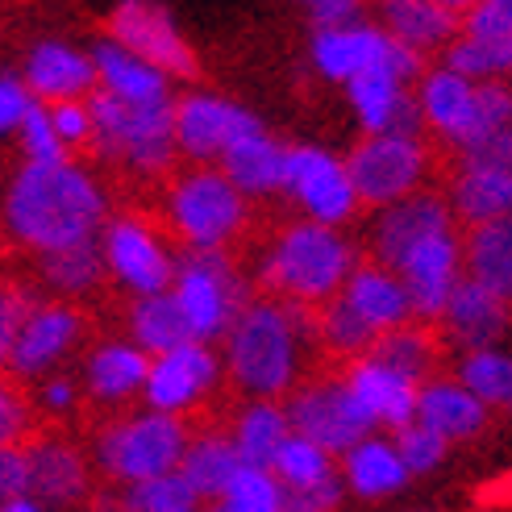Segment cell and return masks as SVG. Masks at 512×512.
<instances>
[{
    "label": "cell",
    "mask_w": 512,
    "mask_h": 512,
    "mask_svg": "<svg viewBox=\"0 0 512 512\" xmlns=\"http://www.w3.org/2000/svg\"><path fill=\"white\" fill-rule=\"evenodd\" d=\"M38 279H42L46 292H55V300L80 304L84 296L105 288V279H109L100 242H84V246H67V250H55V254H42L38 259Z\"/></svg>",
    "instance_id": "e575fe53"
},
{
    "label": "cell",
    "mask_w": 512,
    "mask_h": 512,
    "mask_svg": "<svg viewBox=\"0 0 512 512\" xmlns=\"http://www.w3.org/2000/svg\"><path fill=\"white\" fill-rule=\"evenodd\" d=\"M417 84L400 80L392 71H367L354 84H346L350 109L363 125V138L375 134H425L421 109H417Z\"/></svg>",
    "instance_id": "d4e9b609"
},
{
    "label": "cell",
    "mask_w": 512,
    "mask_h": 512,
    "mask_svg": "<svg viewBox=\"0 0 512 512\" xmlns=\"http://www.w3.org/2000/svg\"><path fill=\"white\" fill-rule=\"evenodd\" d=\"M146 375H150V354L138 342H130V338H100L84 354L80 388L96 408L117 413V408L142 400Z\"/></svg>",
    "instance_id": "7402d4cb"
},
{
    "label": "cell",
    "mask_w": 512,
    "mask_h": 512,
    "mask_svg": "<svg viewBox=\"0 0 512 512\" xmlns=\"http://www.w3.org/2000/svg\"><path fill=\"white\" fill-rule=\"evenodd\" d=\"M338 300L371 329L375 338L392 334V329H400L408 321H417L413 296H408L400 271L388 267V263H379V259H363V263H358L354 275L346 279V288H342Z\"/></svg>",
    "instance_id": "603a6c76"
},
{
    "label": "cell",
    "mask_w": 512,
    "mask_h": 512,
    "mask_svg": "<svg viewBox=\"0 0 512 512\" xmlns=\"http://www.w3.org/2000/svg\"><path fill=\"white\" fill-rule=\"evenodd\" d=\"M171 296L179 304V313L188 321V334L196 342H225V334L234 329L242 309L254 300L250 296V279L234 263L229 250H184L175 263L171 279Z\"/></svg>",
    "instance_id": "52a82bcc"
},
{
    "label": "cell",
    "mask_w": 512,
    "mask_h": 512,
    "mask_svg": "<svg viewBox=\"0 0 512 512\" xmlns=\"http://www.w3.org/2000/svg\"><path fill=\"white\" fill-rule=\"evenodd\" d=\"M317 350V313L300 304L254 296L221 342L225 383L246 400H288L309 379Z\"/></svg>",
    "instance_id": "7a4b0ae2"
},
{
    "label": "cell",
    "mask_w": 512,
    "mask_h": 512,
    "mask_svg": "<svg viewBox=\"0 0 512 512\" xmlns=\"http://www.w3.org/2000/svg\"><path fill=\"white\" fill-rule=\"evenodd\" d=\"M375 25L383 34H392L400 46L429 59L446 55L458 30H463V17L442 9L438 0H375Z\"/></svg>",
    "instance_id": "f1b7e54d"
},
{
    "label": "cell",
    "mask_w": 512,
    "mask_h": 512,
    "mask_svg": "<svg viewBox=\"0 0 512 512\" xmlns=\"http://www.w3.org/2000/svg\"><path fill=\"white\" fill-rule=\"evenodd\" d=\"M438 5H442V9H450L454 17H467V13L479 5V0H438Z\"/></svg>",
    "instance_id": "680465c9"
},
{
    "label": "cell",
    "mask_w": 512,
    "mask_h": 512,
    "mask_svg": "<svg viewBox=\"0 0 512 512\" xmlns=\"http://www.w3.org/2000/svg\"><path fill=\"white\" fill-rule=\"evenodd\" d=\"M25 450V479H30V496L50 508H71L92 496V454L63 438V433H34Z\"/></svg>",
    "instance_id": "ac0fdd59"
},
{
    "label": "cell",
    "mask_w": 512,
    "mask_h": 512,
    "mask_svg": "<svg viewBox=\"0 0 512 512\" xmlns=\"http://www.w3.org/2000/svg\"><path fill=\"white\" fill-rule=\"evenodd\" d=\"M458 34H479V38H512V0H479L463 17Z\"/></svg>",
    "instance_id": "816d5d0a"
},
{
    "label": "cell",
    "mask_w": 512,
    "mask_h": 512,
    "mask_svg": "<svg viewBox=\"0 0 512 512\" xmlns=\"http://www.w3.org/2000/svg\"><path fill=\"white\" fill-rule=\"evenodd\" d=\"M371 354H379L383 363L396 367L400 375L429 383L433 375H438V363H442V338L433 334L429 321H408V325L392 329V334H383Z\"/></svg>",
    "instance_id": "74e56055"
},
{
    "label": "cell",
    "mask_w": 512,
    "mask_h": 512,
    "mask_svg": "<svg viewBox=\"0 0 512 512\" xmlns=\"http://www.w3.org/2000/svg\"><path fill=\"white\" fill-rule=\"evenodd\" d=\"M229 438H234L246 467H271L275 454L292 438V417L284 400H242L229 421Z\"/></svg>",
    "instance_id": "d6a6232c"
},
{
    "label": "cell",
    "mask_w": 512,
    "mask_h": 512,
    "mask_svg": "<svg viewBox=\"0 0 512 512\" xmlns=\"http://www.w3.org/2000/svg\"><path fill=\"white\" fill-rule=\"evenodd\" d=\"M342 488L346 483H321V488H304V492H288V512H334L342 504Z\"/></svg>",
    "instance_id": "9f6ffc18"
},
{
    "label": "cell",
    "mask_w": 512,
    "mask_h": 512,
    "mask_svg": "<svg viewBox=\"0 0 512 512\" xmlns=\"http://www.w3.org/2000/svg\"><path fill=\"white\" fill-rule=\"evenodd\" d=\"M121 512H204V500L184 475L171 471L134 483V488H121Z\"/></svg>",
    "instance_id": "ee69618b"
},
{
    "label": "cell",
    "mask_w": 512,
    "mask_h": 512,
    "mask_svg": "<svg viewBox=\"0 0 512 512\" xmlns=\"http://www.w3.org/2000/svg\"><path fill=\"white\" fill-rule=\"evenodd\" d=\"M84 334H88V321H84V309L71 300H34L30 317L21 325V338L13 346V363H9V375L17 383H30V379H50L67 358L84 346Z\"/></svg>",
    "instance_id": "9a60e30c"
},
{
    "label": "cell",
    "mask_w": 512,
    "mask_h": 512,
    "mask_svg": "<svg viewBox=\"0 0 512 512\" xmlns=\"http://www.w3.org/2000/svg\"><path fill=\"white\" fill-rule=\"evenodd\" d=\"M408 296H413V313L417 321L438 325L450 296L458 292V284L467 279V250H463V229H442V234L425 238L421 246H413L396 263Z\"/></svg>",
    "instance_id": "e0dca14e"
},
{
    "label": "cell",
    "mask_w": 512,
    "mask_h": 512,
    "mask_svg": "<svg viewBox=\"0 0 512 512\" xmlns=\"http://www.w3.org/2000/svg\"><path fill=\"white\" fill-rule=\"evenodd\" d=\"M392 442H396V450L404 458L408 475H433L446 463V454H450V442L442 438V433L425 429L421 421H413V425H404L400 433H392Z\"/></svg>",
    "instance_id": "f6af8a7d"
},
{
    "label": "cell",
    "mask_w": 512,
    "mask_h": 512,
    "mask_svg": "<svg viewBox=\"0 0 512 512\" xmlns=\"http://www.w3.org/2000/svg\"><path fill=\"white\" fill-rule=\"evenodd\" d=\"M34 292L21 288V284H9L0 288V375H9V363H13V346L21 338V325L34 309Z\"/></svg>",
    "instance_id": "681fc988"
},
{
    "label": "cell",
    "mask_w": 512,
    "mask_h": 512,
    "mask_svg": "<svg viewBox=\"0 0 512 512\" xmlns=\"http://www.w3.org/2000/svg\"><path fill=\"white\" fill-rule=\"evenodd\" d=\"M413 92H417V109H421V130L458 155L475 125L479 84L467 80V75H458L450 63H433V67H425Z\"/></svg>",
    "instance_id": "44dd1931"
},
{
    "label": "cell",
    "mask_w": 512,
    "mask_h": 512,
    "mask_svg": "<svg viewBox=\"0 0 512 512\" xmlns=\"http://www.w3.org/2000/svg\"><path fill=\"white\" fill-rule=\"evenodd\" d=\"M125 338L138 342L150 358L163 354V350H175L179 342H188V321L179 313V304L171 292H159V296H138L130 300V313H125Z\"/></svg>",
    "instance_id": "8d00e7d4"
},
{
    "label": "cell",
    "mask_w": 512,
    "mask_h": 512,
    "mask_svg": "<svg viewBox=\"0 0 512 512\" xmlns=\"http://www.w3.org/2000/svg\"><path fill=\"white\" fill-rule=\"evenodd\" d=\"M17 146H21V163L50 167V163H67L71 159V150L55 134V121H50V109L46 105H34V113L25 117L21 134H17Z\"/></svg>",
    "instance_id": "bcb514c9"
},
{
    "label": "cell",
    "mask_w": 512,
    "mask_h": 512,
    "mask_svg": "<svg viewBox=\"0 0 512 512\" xmlns=\"http://www.w3.org/2000/svg\"><path fill=\"white\" fill-rule=\"evenodd\" d=\"M284 196L296 204L304 221L334 225V229H346L358 213H363V200H358L346 159L334 155V150H325V146H313V142L288 146Z\"/></svg>",
    "instance_id": "8fae6325"
},
{
    "label": "cell",
    "mask_w": 512,
    "mask_h": 512,
    "mask_svg": "<svg viewBox=\"0 0 512 512\" xmlns=\"http://www.w3.org/2000/svg\"><path fill=\"white\" fill-rule=\"evenodd\" d=\"M225 383V363L221 350L213 342H179L175 350H163L150 358V375H146V392L142 404L155 408L167 417H192L204 404L217 396V388Z\"/></svg>",
    "instance_id": "7c38bea8"
},
{
    "label": "cell",
    "mask_w": 512,
    "mask_h": 512,
    "mask_svg": "<svg viewBox=\"0 0 512 512\" xmlns=\"http://www.w3.org/2000/svg\"><path fill=\"white\" fill-rule=\"evenodd\" d=\"M167 238L171 234L155 217H146V213H113L109 225H105V234H100V254H105L109 279L121 292H130L134 300L171 292L179 254L171 250Z\"/></svg>",
    "instance_id": "9c48e42d"
},
{
    "label": "cell",
    "mask_w": 512,
    "mask_h": 512,
    "mask_svg": "<svg viewBox=\"0 0 512 512\" xmlns=\"http://www.w3.org/2000/svg\"><path fill=\"white\" fill-rule=\"evenodd\" d=\"M313 67L329 84H354L367 71H392L400 80L417 84L425 75V59L417 50L400 46L392 34H383L371 21H354L342 30H313Z\"/></svg>",
    "instance_id": "30bf717a"
},
{
    "label": "cell",
    "mask_w": 512,
    "mask_h": 512,
    "mask_svg": "<svg viewBox=\"0 0 512 512\" xmlns=\"http://www.w3.org/2000/svg\"><path fill=\"white\" fill-rule=\"evenodd\" d=\"M417 512H421V508H417Z\"/></svg>",
    "instance_id": "94428289"
},
{
    "label": "cell",
    "mask_w": 512,
    "mask_h": 512,
    "mask_svg": "<svg viewBox=\"0 0 512 512\" xmlns=\"http://www.w3.org/2000/svg\"><path fill=\"white\" fill-rule=\"evenodd\" d=\"M109 192L100 175L80 159L67 163H21L0 192V225L13 246L34 259L67 246L100 242L109 225Z\"/></svg>",
    "instance_id": "6da1fadb"
},
{
    "label": "cell",
    "mask_w": 512,
    "mask_h": 512,
    "mask_svg": "<svg viewBox=\"0 0 512 512\" xmlns=\"http://www.w3.org/2000/svg\"><path fill=\"white\" fill-rule=\"evenodd\" d=\"M488 404H483L467 383H458L454 375H433L421 383V400H417V421L454 446V442H471L488 429Z\"/></svg>",
    "instance_id": "f546056e"
},
{
    "label": "cell",
    "mask_w": 512,
    "mask_h": 512,
    "mask_svg": "<svg viewBox=\"0 0 512 512\" xmlns=\"http://www.w3.org/2000/svg\"><path fill=\"white\" fill-rule=\"evenodd\" d=\"M204 512H288V488L271 467H242L225 496L204 504Z\"/></svg>",
    "instance_id": "7bdbcfd3"
},
{
    "label": "cell",
    "mask_w": 512,
    "mask_h": 512,
    "mask_svg": "<svg viewBox=\"0 0 512 512\" xmlns=\"http://www.w3.org/2000/svg\"><path fill=\"white\" fill-rule=\"evenodd\" d=\"M450 213L463 229H479L512 217V167L508 163H471L458 159L450 175Z\"/></svg>",
    "instance_id": "83f0119b"
},
{
    "label": "cell",
    "mask_w": 512,
    "mask_h": 512,
    "mask_svg": "<svg viewBox=\"0 0 512 512\" xmlns=\"http://www.w3.org/2000/svg\"><path fill=\"white\" fill-rule=\"evenodd\" d=\"M217 167L229 175V184H234L250 204L254 200H271V196H284L288 146L275 142L259 125V130H250L242 142L229 146Z\"/></svg>",
    "instance_id": "4dcf8cb0"
},
{
    "label": "cell",
    "mask_w": 512,
    "mask_h": 512,
    "mask_svg": "<svg viewBox=\"0 0 512 512\" xmlns=\"http://www.w3.org/2000/svg\"><path fill=\"white\" fill-rule=\"evenodd\" d=\"M21 80L38 105H63V100H88L96 92V63L92 50H80L71 42H38L25 55Z\"/></svg>",
    "instance_id": "cb8c5ba5"
},
{
    "label": "cell",
    "mask_w": 512,
    "mask_h": 512,
    "mask_svg": "<svg viewBox=\"0 0 512 512\" xmlns=\"http://www.w3.org/2000/svg\"><path fill=\"white\" fill-rule=\"evenodd\" d=\"M284 404H288L292 429L304 433V438H313L317 446H325L338 458L350 446L363 442L367 433H375L363 417V408L354 404L342 375H309Z\"/></svg>",
    "instance_id": "5bb4252c"
},
{
    "label": "cell",
    "mask_w": 512,
    "mask_h": 512,
    "mask_svg": "<svg viewBox=\"0 0 512 512\" xmlns=\"http://www.w3.org/2000/svg\"><path fill=\"white\" fill-rule=\"evenodd\" d=\"M458 75H467L475 84L492 80H512V38H479V34H458L450 50L442 55Z\"/></svg>",
    "instance_id": "60d3db41"
},
{
    "label": "cell",
    "mask_w": 512,
    "mask_h": 512,
    "mask_svg": "<svg viewBox=\"0 0 512 512\" xmlns=\"http://www.w3.org/2000/svg\"><path fill=\"white\" fill-rule=\"evenodd\" d=\"M109 38L138 59L159 67L167 80H192L200 71L196 50L159 0H121L109 17Z\"/></svg>",
    "instance_id": "2e32d148"
},
{
    "label": "cell",
    "mask_w": 512,
    "mask_h": 512,
    "mask_svg": "<svg viewBox=\"0 0 512 512\" xmlns=\"http://www.w3.org/2000/svg\"><path fill=\"white\" fill-rule=\"evenodd\" d=\"M159 221L184 250H229L250 229V200L221 167H179L159 192Z\"/></svg>",
    "instance_id": "277c9868"
},
{
    "label": "cell",
    "mask_w": 512,
    "mask_h": 512,
    "mask_svg": "<svg viewBox=\"0 0 512 512\" xmlns=\"http://www.w3.org/2000/svg\"><path fill=\"white\" fill-rule=\"evenodd\" d=\"M375 334L358 321L342 300H329L325 309H317V350H325L329 358H338V363H354V358H363L375 350Z\"/></svg>",
    "instance_id": "b9f144b4"
},
{
    "label": "cell",
    "mask_w": 512,
    "mask_h": 512,
    "mask_svg": "<svg viewBox=\"0 0 512 512\" xmlns=\"http://www.w3.org/2000/svg\"><path fill=\"white\" fill-rule=\"evenodd\" d=\"M275 479L284 483L288 492H304V488H321V483H334L338 475V454H329L325 446H317L313 438L292 429V438L284 442V450L275 454L271 463Z\"/></svg>",
    "instance_id": "ab89813d"
},
{
    "label": "cell",
    "mask_w": 512,
    "mask_h": 512,
    "mask_svg": "<svg viewBox=\"0 0 512 512\" xmlns=\"http://www.w3.org/2000/svg\"><path fill=\"white\" fill-rule=\"evenodd\" d=\"M38 408L13 375H0V446H25L34 438Z\"/></svg>",
    "instance_id": "7dc6e473"
},
{
    "label": "cell",
    "mask_w": 512,
    "mask_h": 512,
    "mask_svg": "<svg viewBox=\"0 0 512 512\" xmlns=\"http://www.w3.org/2000/svg\"><path fill=\"white\" fill-rule=\"evenodd\" d=\"M438 325H442V338L458 354L488 350V346H500L504 334L512 329V304L504 296H496L492 288L475 284V279H463Z\"/></svg>",
    "instance_id": "484cf974"
},
{
    "label": "cell",
    "mask_w": 512,
    "mask_h": 512,
    "mask_svg": "<svg viewBox=\"0 0 512 512\" xmlns=\"http://www.w3.org/2000/svg\"><path fill=\"white\" fill-rule=\"evenodd\" d=\"M367 0H309L313 30H342V25L363 21Z\"/></svg>",
    "instance_id": "db71d44e"
},
{
    "label": "cell",
    "mask_w": 512,
    "mask_h": 512,
    "mask_svg": "<svg viewBox=\"0 0 512 512\" xmlns=\"http://www.w3.org/2000/svg\"><path fill=\"white\" fill-rule=\"evenodd\" d=\"M38 100L30 96V88H25L21 75H9L0 71V138H17L25 117L34 113Z\"/></svg>",
    "instance_id": "f907efd6"
},
{
    "label": "cell",
    "mask_w": 512,
    "mask_h": 512,
    "mask_svg": "<svg viewBox=\"0 0 512 512\" xmlns=\"http://www.w3.org/2000/svg\"><path fill=\"white\" fill-rule=\"evenodd\" d=\"M300 5H309V0H300Z\"/></svg>",
    "instance_id": "91938a15"
},
{
    "label": "cell",
    "mask_w": 512,
    "mask_h": 512,
    "mask_svg": "<svg viewBox=\"0 0 512 512\" xmlns=\"http://www.w3.org/2000/svg\"><path fill=\"white\" fill-rule=\"evenodd\" d=\"M46 109H50V121H55L59 142L71 150V159L80 155V150H92V138H96L92 96L88 100H63V105H46Z\"/></svg>",
    "instance_id": "c3c4849f"
},
{
    "label": "cell",
    "mask_w": 512,
    "mask_h": 512,
    "mask_svg": "<svg viewBox=\"0 0 512 512\" xmlns=\"http://www.w3.org/2000/svg\"><path fill=\"white\" fill-rule=\"evenodd\" d=\"M192 425L184 417H167L155 408H125L113 413L105 425L92 433V467L117 488H134V483L159 479L184 467V454L192 442Z\"/></svg>",
    "instance_id": "5b68a950"
},
{
    "label": "cell",
    "mask_w": 512,
    "mask_h": 512,
    "mask_svg": "<svg viewBox=\"0 0 512 512\" xmlns=\"http://www.w3.org/2000/svg\"><path fill=\"white\" fill-rule=\"evenodd\" d=\"M358 263L363 259H358V246L346 229L296 217L263 242L259 263H254V284L263 288V296L317 313L342 296Z\"/></svg>",
    "instance_id": "3957f363"
},
{
    "label": "cell",
    "mask_w": 512,
    "mask_h": 512,
    "mask_svg": "<svg viewBox=\"0 0 512 512\" xmlns=\"http://www.w3.org/2000/svg\"><path fill=\"white\" fill-rule=\"evenodd\" d=\"M242 454L234 446V438H229V429H196L192 442H188V454H184V467H179V475H184L196 496L204 504H213L225 496V488L242 475Z\"/></svg>",
    "instance_id": "836d02e7"
},
{
    "label": "cell",
    "mask_w": 512,
    "mask_h": 512,
    "mask_svg": "<svg viewBox=\"0 0 512 512\" xmlns=\"http://www.w3.org/2000/svg\"><path fill=\"white\" fill-rule=\"evenodd\" d=\"M342 379L375 433H400L404 425L417 421L421 383L388 367L379 354H363V358H354V363H346Z\"/></svg>",
    "instance_id": "d6986e66"
},
{
    "label": "cell",
    "mask_w": 512,
    "mask_h": 512,
    "mask_svg": "<svg viewBox=\"0 0 512 512\" xmlns=\"http://www.w3.org/2000/svg\"><path fill=\"white\" fill-rule=\"evenodd\" d=\"M80 396H84V388L75 379H67V375H50V379L38 383V408L50 413V417H67L71 408L80 404Z\"/></svg>",
    "instance_id": "f5cc1de1"
},
{
    "label": "cell",
    "mask_w": 512,
    "mask_h": 512,
    "mask_svg": "<svg viewBox=\"0 0 512 512\" xmlns=\"http://www.w3.org/2000/svg\"><path fill=\"white\" fill-rule=\"evenodd\" d=\"M338 475L346 488L363 500H388V496L404 492L408 479H413L392 442V433H367L358 446H350L338 458Z\"/></svg>",
    "instance_id": "1f68e13d"
},
{
    "label": "cell",
    "mask_w": 512,
    "mask_h": 512,
    "mask_svg": "<svg viewBox=\"0 0 512 512\" xmlns=\"http://www.w3.org/2000/svg\"><path fill=\"white\" fill-rule=\"evenodd\" d=\"M92 117H96L92 155L100 163H113L130 179H142V184H167L175 175L179 163L175 105L130 109L105 92H92Z\"/></svg>",
    "instance_id": "8992f818"
},
{
    "label": "cell",
    "mask_w": 512,
    "mask_h": 512,
    "mask_svg": "<svg viewBox=\"0 0 512 512\" xmlns=\"http://www.w3.org/2000/svg\"><path fill=\"white\" fill-rule=\"evenodd\" d=\"M454 213H450V200L446 192H417V196H408V200H396L388 204V209H379L371 217V229H367V242H371V254L379 263H388L396 267L400 259L413 246H421L425 238L433 234H442V229H454Z\"/></svg>",
    "instance_id": "ffe728a7"
},
{
    "label": "cell",
    "mask_w": 512,
    "mask_h": 512,
    "mask_svg": "<svg viewBox=\"0 0 512 512\" xmlns=\"http://www.w3.org/2000/svg\"><path fill=\"white\" fill-rule=\"evenodd\" d=\"M0 512H59V508H50V504H42V500H34L30 492H25V496H17L9 504H0Z\"/></svg>",
    "instance_id": "6f0895ef"
},
{
    "label": "cell",
    "mask_w": 512,
    "mask_h": 512,
    "mask_svg": "<svg viewBox=\"0 0 512 512\" xmlns=\"http://www.w3.org/2000/svg\"><path fill=\"white\" fill-rule=\"evenodd\" d=\"M463 250H467V279L492 288L512 304V217L467 229Z\"/></svg>",
    "instance_id": "d590c367"
},
{
    "label": "cell",
    "mask_w": 512,
    "mask_h": 512,
    "mask_svg": "<svg viewBox=\"0 0 512 512\" xmlns=\"http://www.w3.org/2000/svg\"><path fill=\"white\" fill-rule=\"evenodd\" d=\"M454 379L488 404V413H512V350L488 346V350H471L458 354Z\"/></svg>",
    "instance_id": "f35d334b"
},
{
    "label": "cell",
    "mask_w": 512,
    "mask_h": 512,
    "mask_svg": "<svg viewBox=\"0 0 512 512\" xmlns=\"http://www.w3.org/2000/svg\"><path fill=\"white\" fill-rule=\"evenodd\" d=\"M259 117L242 109L238 100L217 92H184L175 96V146L179 159L192 167H217L225 150L242 142L250 130H259Z\"/></svg>",
    "instance_id": "4fadbf2b"
},
{
    "label": "cell",
    "mask_w": 512,
    "mask_h": 512,
    "mask_svg": "<svg viewBox=\"0 0 512 512\" xmlns=\"http://www.w3.org/2000/svg\"><path fill=\"white\" fill-rule=\"evenodd\" d=\"M25 492H30V479H25V450L0 446V504H9Z\"/></svg>",
    "instance_id": "11a10c76"
},
{
    "label": "cell",
    "mask_w": 512,
    "mask_h": 512,
    "mask_svg": "<svg viewBox=\"0 0 512 512\" xmlns=\"http://www.w3.org/2000/svg\"><path fill=\"white\" fill-rule=\"evenodd\" d=\"M92 63H96V92L121 100V105H130V109L175 105V92H171L175 80H167L159 67H150L146 59L117 46L113 38L92 46Z\"/></svg>",
    "instance_id": "4316f807"
},
{
    "label": "cell",
    "mask_w": 512,
    "mask_h": 512,
    "mask_svg": "<svg viewBox=\"0 0 512 512\" xmlns=\"http://www.w3.org/2000/svg\"><path fill=\"white\" fill-rule=\"evenodd\" d=\"M346 167L354 175L363 209L379 213V209H388V204L408 200L429 188L433 146L425 134H375L350 150Z\"/></svg>",
    "instance_id": "ba28073f"
}]
</instances>
